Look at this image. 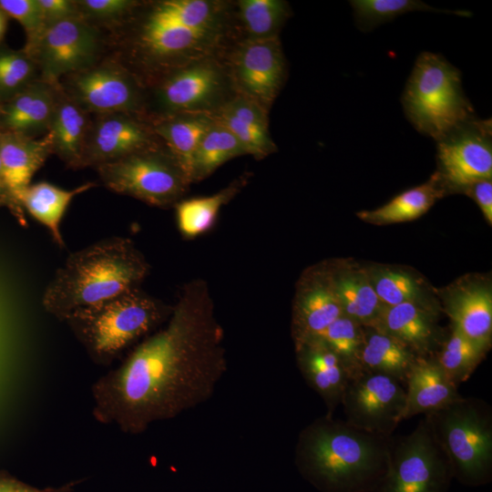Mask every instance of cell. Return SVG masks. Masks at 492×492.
<instances>
[{"label":"cell","instance_id":"cell-1","mask_svg":"<svg viewBox=\"0 0 492 492\" xmlns=\"http://www.w3.org/2000/svg\"><path fill=\"white\" fill-rule=\"evenodd\" d=\"M222 340L206 290L187 288L167 324L91 385L93 417L138 435L201 404L226 371Z\"/></svg>","mask_w":492,"mask_h":492},{"label":"cell","instance_id":"cell-2","mask_svg":"<svg viewBox=\"0 0 492 492\" xmlns=\"http://www.w3.org/2000/svg\"><path fill=\"white\" fill-rule=\"evenodd\" d=\"M142 11L132 49L152 83L200 59L224 56L239 41L231 0H160Z\"/></svg>","mask_w":492,"mask_h":492},{"label":"cell","instance_id":"cell-3","mask_svg":"<svg viewBox=\"0 0 492 492\" xmlns=\"http://www.w3.org/2000/svg\"><path fill=\"white\" fill-rule=\"evenodd\" d=\"M391 436L326 415L301 433L296 463L321 492H374L388 466Z\"/></svg>","mask_w":492,"mask_h":492},{"label":"cell","instance_id":"cell-4","mask_svg":"<svg viewBox=\"0 0 492 492\" xmlns=\"http://www.w3.org/2000/svg\"><path fill=\"white\" fill-rule=\"evenodd\" d=\"M149 265L132 241L104 239L71 253L45 290L46 313L65 322L75 310L138 288Z\"/></svg>","mask_w":492,"mask_h":492},{"label":"cell","instance_id":"cell-5","mask_svg":"<svg viewBox=\"0 0 492 492\" xmlns=\"http://www.w3.org/2000/svg\"><path fill=\"white\" fill-rule=\"evenodd\" d=\"M171 311L134 288L78 308L65 323L90 359L108 366L134 342L168 320Z\"/></svg>","mask_w":492,"mask_h":492},{"label":"cell","instance_id":"cell-6","mask_svg":"<svg viewBox=\"0 0 492 492\" xmlns=\"http://www.w3.org/2000/svg\"><path fill=\"white\" fill-rule=\"evenodd\" d=\"M453 478L467 487L492 480V410L484 400L463 397L425 415Z\"/></svg>","mask_w":492,"mask_h":492},{"label":"cell","instance_id":"cell-7","mask_svg":"<svg viewBox=\"0 0 492 492\" xmlns=\"http://www.w3.org/2000/svg\"><path fill=\"white\" fill-rule=\"evenodd\" d=\"M401 101L414 128L436 141L476 117L464 93L460 71L432 52L417 56Z\"/></svg>","mask_w":492,"mask_h":492},{"label":"cell","instance_id":"cell-8","mask_svg":"<svg viewBox=\"0 0 492 492\" xmlns=\"http://www.w3.org/2000/svg\"><path fill=\"white\" fill-rule=\"evenodd\" d=\"M152 84L155 113L151 121L186 113L213 116L236 95L224 56L192 62Z\"/></svg>","mask_w":492,"mask_h":492},{"label":"cell","instance_id":"cell-9","mask_svg":"<svg viewBox=\"0 0 492 492\" xmlns=\"http://www.w3.org/2000/svg\"><path fill=\"white\" fill-rule=\"evenodd\" d=\"M97 172L111 190L158 207L178 203L190 184L161 146L98 165Z\"/></svg>","mask_w":492,"mask_h":492},{"label":"cell","instance_id":"cell-10","mask_svg":"<svg viewBox=\"0 0 492 492\" xmlns=\"http://www.w3.org/2000/svg\"><path fill=\"white\" fill-rule=\"evenodd\" d=\"M453 479L425 416L409 435L391 436L388 466L374 492H447Z\"/></svg>","mask_w":492,"mask_h":492},{"label":"cell","instance_id":"cell-11","mask_svg":"<svg viewBox=\"0 0 492 492\" xmlns=\"http://www.w3.org/2000/svg\"><path fill=\"white\" fill-rule=\"evenodd\" d=\"M224 61L235 93L270 112L288 76L280 36L239 40L229 48Z\"/></svg>","mask_w":492,"mask_h":492},{"label":"cell","instance_id":"cell-12","mask_svg":"<svg viewBox=\"0 0 492 492\" xmlns=\"http://www.w3.org/2000/svg\"><path fill=\"white\" fill-rule=\"evenodd\" d=\"M439 176L445 188L464 190L492 178V125L477 117L436 140Z\"/></svg>","mask_w":492,"mask_h":492},{"label":"cell","instance_id":"cell-13","mask_svg":"<svg viewBox=\"0 0 492 492\" xmlns=\"http://www.w3.org/2000/svg\"><path fill=\"white\" fill-rule=\"evenodd\" d=\"M398 380L377 373L362 372L350 379L341 404L349 425L391 436L402 422L405 390Z\"/></svg>","mask_w":492,"mask_h":492},{"label":"cell","instance_id":"cell-14","mask_svg":"<svg viewBox=\"0 0 492 492\" xmlns=\"http://www.w3.org/2000/svg\"><path fill=\"white\" fill-rule=\"evenodd\" d=\"M97 47L96 31L77 15L48 26L35 51L45 77L55 81L63 75L87 67Z\"/></svg>","mask_w":492,"mask_h":492},{"label":"cell","instance_id":"cell-15","mask_svg":"<svg viewBox=\"0 0 492 492\" xmlns=\"http://www.w3.org/2000/svg\"><path fill=\"white\" fill-rule=\"evenodd\" d=\"M79 102L89 110L114 114L145 111L144 88L128 72L111 67L80 71L73 80Z\"/></svg>","mask_w":492,"mask_h":492},{"label":"cell","instance_id":"cell-16","mask_svg":"<svg viewBox=\"0 0 492 492\" xmlns=\"http://www.w3.org/2000/svg\"><path fill=\"white\" fill-rule=\"evenodd\" d=\"M151 124L133 114H108L97 122L80 165L97 166L160 146Z\"/></svg>","mask_w":492,"mask_h":492},{"label":"cell","instance_id":"cell-17","mask_svg":"<svg viewBox=\"0 0 492 492\" xmlns=\"http://www.w3.org/2000/svg\"><path fill=\"white\" fill-rule=\"evenodd\" d=\"M269 113L256 102L236 94L212 117L232 133L247 155L261 159L277 151L270 133Z\"/></svg>","mask_w":492,"mask_h":492},{"label":"cell","instance_id":"cell-18","mask_svg":"<svg viewBox=\"0 0 492 492\" xmlns=\"http://www.w3.org/2000/svg\"><path fill=\"white\" fill-rule=\"evenodd\" d=\"M296 348L304 379L323 399L327 415L332 416L350 380L347 371L336 354L321 339L308 341Z\"/></svg>","mask_w":492,"mask_h":492},{"label":"cell","instance_id":"cell-19","mask_svg":"<svg viewBox=\"0 0 492 492\" xmlns=\"http://www.w3.org/2000/svg\"><path fill=\"white\" fill-rule=\"evenodd\" d=\"M405 405L401 419L439 410L462 395L431 357H418L406 379Z\"/></svg>","mask_w":492,"mask_h":492},{"label":"cell","instance_id":"cell-20","mask_svg":"<svg viewBox=\"0 0 492 492\" xmlns=\"http://www.w3.org/2000/svg\"><path fill=\"white\" fill-rule=\"evenodd\" d=\"M52 150L49 132L38 139L18 133L0 136L1 179L11 196L30 184Z\"/></svg>","mask_w":492,"mask_h":492},{"label":"cell","instance_id":"cell-21","mask_svg":"<svg viewBox=\"0 0 492 492\" xmlns=\"http://www.w3.org/2000/svg\"><path fill=\"white\" fill-rule=\"evenodd\" d=\"M446 312L456 327L469 340L487 351L492 336V293L482 284H470L451 294Z\"/></svg>","mask_w":492,"mask_h":492},{"label":"cell","instance_id":"cell-22","mask_svg":"<svg viewBox=\"0 0 492 492\" xmlns=\"http://www.w3.org/2000/svg\"><path fill=\"white\" fill-rule=\"evenodd\" d=\"M214 122L210 115L186 113L150 122L156 136L175 159L190 183L193 182V161L197 148Z\"/></svg>","mask_w":492,"mask_h":492},{"label":"cell","instance_id":"cell-23","mask_svg":"<svg viewBox=\"0 0 492 492\" xmlns=\"http://www.w3.org/2000/svg\"><path fill=\"white\" fill-rule=\"evenodd\" d=\"M372 328L395 338L419 357H427L437 342L431 314L417 303L384 306L375 326Z\"/></svg>","mask_w":492,"mask_h":492},{"label":"cell","instance_id":"cell-24","mask_svg":"<svg viewBox=\"0 0 492 492\" xmlns=\"http://www.w3.org/2000/svg\"><path fill=\"white\" fill-rule=\"evenodd\" d=\"M92 186V183H87L74 190H65L42 181L29 184L12 197L49 231L59 247H64L65 243L60 232V223L64 214L74 197Z\"/></svg>","mask_w":492,"mask_h":492},{"label":"cell","instance_id":"cell-25","mask_svg":"<svg viewBox=\"0 0 492 492\" xmlns=\"http://www.w3.org/2000/svg\"><path fill=\"white\" fill-rule=\"evenodd\" d=\"M361 352L363 372L377 373L405 383L417 356L391 335L372 327H364Z\"/></svg>","mask_w":492,"mask_h":492},{"label":"cell","instance_id":"cell-26","mask_svg":"<svg viewBox=\"0 0 492 492\" xmlns=\"http://www.w3.org/2000/svg\"><path fill=\"white\" fill-rule=\"evenodd\" d=\"M342 315L343 310L332 282L311 287L300 299L295 312L293 333L296 347L317 339Z\"/></svg>","mask_w":492,"mask_h":492},{"label":"cell","instance_id":"cell-27","mask_svg":"<svg viewBox=\"0 0 492 492\" xmlns=\"http://www.w3.org/2000/svg\"><path fill=\"white\" fill-rule=\"evenodd\" d=\"M343 315L363 327H374L383 304L371 283L368 272L360 269L339 272L331 281Z\"/></svg>","mask_w":492,"mask_h":492},{"label":"cell","instance_id":"cell-28","mask_svg":"<svg viewBox=\"0 0 492 492\" xmlns=\"http://www.w3.org/2000/svg\"><path fill=\"white\" fill-rule=\"evenodd\" d=\"M445 193L446 188L436 173L425 183L401 192L374 210L359 211L357 216L373 224L412 220L425 214Z\"/></svg>","mask_w":492,"mask_h":492},{"label":"cell","instance_id":"cell-29","mask_svg":"<svg viewBox=\"0 0 492 492\" xmlns=\"http://www.w3.org/2000/svg\"><path fill=\"white\" fill-rule=\"evenodd\" d=\"M233 12L239 40L280 36L292 15L290 4L284 0H235Z\"/></svg>","mask_w":492,"mask_h":492},{"label":"cell","instance_id":"cell-30","mask_svg":"<svg viewBox=\"0 0 492 492\" xmlns=\"http://www.w3.org/2000/svg\"><path fill=\"white\" fill-rule=\"evenodd\" d=\"M56 107L54 95L47 87L36 85L20 93L5 112L4 122L14 133L49 128Z\"/></svg>","mask_w":492,"mask_h":492},{"label":"cell","instance_id":"cell-31","mask_svg":"<svg viewBox=\"0 0 492 492\" xmlns=\"http://www.w3.org/2000/svg\"><path fill=\"white\" fill-rule=\"evenodd\" d=\"M48 132L53 150L70 165H80L87 134L82 108L70 101L56 104Z\"/></svg>","mask_w":492,"mask_h":492},{"label":"cell","instance_id":"cell-32","mask_svg":"<svg viewBox=\"0 0 492 492\" xmlns=\"http://www.w3.org/2000/svg\"><path fill=\"white\" fill-rule=\"evenodd\" d=\"M241 178L219 192L179 201L176 204L178 226L187 238H193L211 228L221 207L229 202L245 185Z\"/></svg>","mask_w":492,"mask_h":492},{"label":"cell","instance_id":"cell-33","mask_svg":"<svg viewBox=\"0 0 492 492\" xmlns=\"http://www.w3.org/2000/svg\"><path fill=\"white\" fill-rule=\"evenodd\" d=\"M244 155L247 154L238 139L214 118L194 156L193 182L205 179L228 160Z\"/></svg>","mask_w":492,"mask_h":492},{"label":"cell","instance_id":"cell-34","mask_svg":"<svg viewBox=\"0 0 492 492\" xmlns=\"http://www.w3.org/2000/svg\"><path fill=\"white\" fill-rule=\"evenodd\" d=\"M486 352L452 325L448 337L443 341L438 353L431 358L447 378L458 386L469 378Z\"/></svg>","mask_w":492,"mask_h":492},{"label":"cell","instance_id":"cell-35","mask_svg":"<svg viewBox=\"0 0 492 492\" xmlns=\"http://www.w3.org/2000/svg\"><path fill=\"white\" fill-rule=\"evenodd\" d=\"M364 327L351 318L342 315L317 338L323 341L339 357L350 379L362 371L361 352Z\"/></svg>","mask_w":492,"mask_h":492},{"label":"cell","instance_id":"cell-36","mask_svg":"<svg viewBox=\"0 0 492 492\" xmlns=\"http://www.w3.org/2000/svg\"><path fill=\"white\" fill-rule=\"evenodd\" d=\"M356 26L367 32L375 26L414 11L442 12L458 15H471L467 11H447L434 8L417 0H352Z\"/></svg>","mask_w":492,"mask_h":492},{"label":"cell","instance_id":"cell-37","mask_svg":"<svg viewBox=\"0 0 492 492\" xmlns=\"http://www.w3.org/2000/svg\"><path fill=\"white\" fill-rule=\"evenodd\" d=\"M368 275L383 306L417 303L420 288L410 275L390 270H376Z\"/></svg>","mask_w":492,"mask_h":492},{"label":"cell","instance_id":"cell-38","mask_svg":"<svg viewBox=\"0 0 492 492\" xmlns=\"http://www.w3.org/2000/svg\"><path fill=\"white\" fill-rule=\"evenodd\" d=\"M0 8L5 15L12 16L22 25L27 36V48L35 51L46 29L38 1L0 0Z\"/></svg>","mask_w":492,"mask_h":492},{"label":"cell","instance_id":"cell-39","mask_svg":"<svg viewBox=\"0 0 492 492\" xmlns=\"http://www.w3.org/2000/svg\"><path fill=\"white\" fill-rule=\"evenodd\" d=\"M34 71L32 61L26 55L0 54V91L11 92L25 85Z\"/></svg>","mask_w":492,"mask_h":492},{"label":"cell","instance_id":"cell-40","mask_svg":"<svg viewBox=\"0 0 492 492\" xmlns=\"http://www.w3.org/2000/svg\"><path fill=\"white\" fill-rule=\"evenodd\" d=\"M139 2L132 0H83L77 2L81 10L97 18H116L130 14Z\"/></svg>","mask_w":492,"mask_h":492},{"label":"cell","instance_id":"cell-41","mask_svg":"<svg viewBox=\"0 0 492 492\" xmlns=\"http://www.w3.org/2000/svg\"><path fill=\"white\" fill-rule=\"evenodd\" d=\"M81 482V479H76L59 487L38 488L21 481L7 471L0 469V492H73Z\"/></svg>","mask_w":492,"mask_h":492},{"label":"cell","instance_id":"cell-42","mask_svg":"<svg viewBox=\"0 0 492 492\" xmlns=\"http://www.w3.org/2000/svg\"><path fill=\"white\" fill-rule=\"evenodd\" d=\"M46 28L56 22L78 15L77 2L68 0H37Z\"/></svg>","mask_w":492,"mask_h":492},{"label":"cell","instance_id":"cell-43","mask_svg":"<svg viewBox=\"0 0 492 492\" xmlns=\"http://www.w3.org/2000/svg\"><path fill=\"white\" fill-rule=\"evenodd\" d=\"M465 193L471 196L481 210L485 219L492 223V182L491 179H482L467 186Z\"/></svg>","mask_w":492,"mask_h":492},{"label":"cell","instance_id":"cell-44","mask_svg":"<svg viewBox=\"0 0 492 492\" xmlns=\"http://www.w3.org/2000/svg\"><path fill=\"white\" fill-rule=\"evenodd\" d=\"M6 21V15L0 8V40L5 32Z\"/></svg>","mask_w":492,"mask_h":492},{"label":"cell","instance_id":"cell-45","mask_svg":"<svg viewBox=\"0 0 492 492\" xmlns=\"http://www.w3.org/2000/svg\"><path fill=\"white\" fill-rule=\"evenodd\" d=\"M4 190H5V188L2 180L0 179V197L2 196Z\"/></svg>","mask_w":492,"mask_h":492},{"label":"cell","instance_id":"cell-46","mask_svg":"<svg viewBox=\"0 0 492 492\" xmlns=\"http://www.w3.org/2000/svg\"><path fill=\"white\" fill-rule=\"evenodd\" d=\"M1 174H2V169H1V161H0V179H1Z\"/></svg>","mask_w":492,"mask_h":492}]
</instances>
